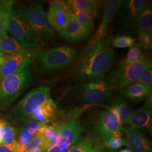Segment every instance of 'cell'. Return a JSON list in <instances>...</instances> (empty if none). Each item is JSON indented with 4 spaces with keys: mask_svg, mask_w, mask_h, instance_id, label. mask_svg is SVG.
Returning a JSON list of instances; mask_svg holds the SVG:
<instances>
[{
    "mask_svg": "<svg viewBox=\"0 0 152 152\" xmlns=\"http://www.w3.org/2000/svg\"><path fill=\"white\" fill-rule=\"evenodd\" d=\"M114 51L109 44L99 41L89 42L82 50L77 65V75L82 81L102 80L111 69Z\"/></svg>",
    "mask_w": 152,
    "mask_h": 152,
    "instance_id": "6da1fadb",
    "label": "cell"
},
{
    "mask_svg": "<svg viewBox=\"0 0 152 152\" xmlns=\"http://www.w3.org/2000/svg\"><path fill=\"white\" fill-rule=\"evenodd\" d=\"M85 108H76L65 114L62 120L57 122L59 129V137L57 143L45 152H66L81 138L85 131L81 117Z\"/></svg>",
    "mask_w": 152,
    "mask_h": 152,
    "instance_id": "7a4b0ae2",
    "label": "cell"
},
{
    "mask_svg": "<svg viewBox=\"0 0 152 152\" xmlns=\"http://www.w3.org/2000/svg\"><path fill=\"white\" fill-rule=\"evenodd\" d=\"M34 76L29 66L0 81V107L11 105L23 92L31 86Z\"/></svg>",
    "mask_w": 152,
    "mask_h": 152,
    "instance_id": "3957f363",
    "label": "cell"
},
{
    "mask_svg": "<svg viewBox=\"0 0 152 152\" xmlns=\"http://www.w3.org/2000/svg\"><path fill=\"white\" fill-rule=\"evenodd\" d=\"M152 67V61L147 56L132 64L121 63L110 72L107 82L112 91L124 90L136 81L144 71Z\"/></svg>",
    "mask_w": 152,
    "mask_h": 152,
    "instance_id": "277c9868",
    "label": "cell"
},
{
    "mask_svg": "<svg viewBox=\"0 0 152 152\" xmlns=\"http://www.w3.org/2000/svg\"><path fill=\"white\" fill-rule=\"evenodd\" d=\"M52 100L49 86H38L28 93L16 104L11 110L10 117L13 120L24 122L34 110Z\"/></svg>",
    "mask_w": 152,
    "mask_h": 152,
    "instance_id": "5b68a950",
    "label": "cell"
},
{
    "mask_svg": "<svg viewBox=\"0 0 152 152\" xmlns=\"http://www.w3.org/2000/svg\"><path fill=\"white\" fill-rule=\"evenodd\" d=\"M90 130V135L96 141L103 142L110 136L122 135L124 127L118 115L108 107L94 118Z\"/></svg>",
    "mask_w": 152,
    "mask_h": 152,
    "instance_id": "8992f818",
    "label": "cell"
},
{
    "mask_svg": "<svg viewBox=\"0 0 152 152\" xmlns=\"http://www.w3.org/2000/svg\"><path fill=\"white\" fill-rule=\"evenodd\" d=\"M78 54L77 49L68 46H59L42 52L38 56L41 70L52 72L64 68L76 59Z\"/></svg>",
    "mask_w": 152,
    "mask_h": 152,
    "instance_id": "52a82bcc",
    "label": "cell"
},
{
    "mask_svg": "<svg viewBox=\"0 0 152 152\" xmlns=\"http://www.w3.org/2000/svg\"><path fill=\"white\" fill-rule=\"evenodd\" d=\"M7 32L24 48L34 49L38 46L39 41L32 28L19 10L11 12Z\"/></svg>",
    "mask_w": 152,
    "mask_h": 152,
    "instance_id": "ba28073f",
    "label": "cell"
},
{
    "mask_svg": "<svg viewBox=\"0 0 152 152\" xmlns=\"http://www.w3.org/2000/svg\"><path fill=\"white\" fill-rule=\"evenodd\" d=\"M20 11L32 28L38 41L48 42L54 39V33L49 26L41 6L34 5Z\"/></svg>",
    "mask_w": 152,
    "mask_h": 152,
    "instance_id": "9c48e42d",
    "label": "cell"
},
{
    "mask_svg": "<svg viewBox=\"0 0 152 152\" xmlns=\"http://www.w3.org/2000/svg\"><path fill=\"white\" fill-rule=\"evenodd\" d=\"M78 96L83 103L102 104L111 102L113 93L108 82L104 80L88 82L78 88Z\"/></svg>",
    "mask_w": 152,
    "mask_h": 152,
    "instance_id": "30bf717a",
    "label": "cell"
},
{
    "mask_svg": "<svg viewBox=\"0 0 152 152\" xmlns=\"http://www.w3.org/2000/svg\"><path fill=\"white\" fill-rule=\"evenodd\" d=\"M42 51L39 49H30L28 51L7 57L0 67V81L29 66L33 61L38 59Z\"/></svg>",
    "mask_w": 152,
    "mask_h": 152,
    "instance_id": "8fae6325",
    "label": "cell"
},
{
    "mask_svg": "<svg viewBox=\"0 0 152 152\" xmlns=\"http://www.w3.org/2000/svg\"><path fill=\"white\" fill-rule=\"evenodd\" d=\"M46 16L50 27L59 33L73 16V10L67 1H53Z\"/></svg>",
    "mask_w": 152,
    "mask_h": 152,
    "instance_id": "7c38bea8",
    "label": "cell"
},
{
    "mask_svg": "<svg viewBox=\"0 0 152 152\" xmlns=\"http://www.w3.org/2000/svg\"><path fill=\"white\" fill-rule=\"evenodd\" d=\"M124 3V1L122 0H107L104 2L102 22L90 42L94 43L99 41H103L108 34V27L109 23L112 22Z\"/></svg>",
    "mask_w": 152,
    "mask_h": 152,
    "instance_id": "4fadbf2b",
    "label": "cell"
},
{
    "mask_svg": "<svg viewBox=\"0 0 152 152\" xmlns=\"http://www.w3.org/2000/svg\"><path fill=\"white\" fill-rule=\"evenodd\" d=\"M92 29L81 25L73 16L61 30L60 34L66 41L70 43H78L89 37Z\"/></svg>",
    "mask_w": 152,
    "mask_h": 152,
    "instance_id": "5bb4252c",
    "label": "cell"
},
{
    "mask_svg": "<svg viewBox=\"0 0 152 152\" xmlns=\"http://www.w3.org/2000/svg\"><path fill=\"white\" fill-rule=\"evenodd\" d=\"M128 147L134 152H152L151 143L140 130L130 125L124 128Z\"/></svg>",
    "mask_w": 152,
    "mask_h": 152,
    "instance_id": "9a60e30c",
    "label": "cell"
},
{
    "mask_svg": "<svg viewBox=\"0 0 152 152\" xmlns=\"http://www.w3.org/2000/svg\"><path fill=\"white\" fill-rule=\"evenodd\" d=\"M128 125L137 129L148 128L151 130L152 125V98H148L146 102L135 112H133Z\"/></svg>",
    "mask_w": 152,
    "mask_h": 152,
    "instance_id": "2e32d148",
    "label": "cell"
},
{
    "mask_svg": "<svg viewBox=\"0 0 152 152\" xmlns=\"http://www.w3.org/2000/svg\"><path fill=\"white\" fill-rule=\"evenodd\" d=\"M60 114L58 105L53 100L44 104L30 114L27 120L42 123H51Z\"/></svg>",
    "mask_w": 152,
    "mask_h": 152,
    "instance_id": "e0dca14e",
    "label": "cell"
},
{
    "mask_svg": "<svg viewBox=\"0 0 152 152\" xmlns=\"http://www.w3.org/2000/svg\"><path fill=\"white\" fill-rule=\"evenodd\" d=\"M152 86L133 83L122 91V95L133 101L142 100L152 96Z\"/></svg>",
    "mask_w": 152,
    "mask_h": 152,
    "instance_id": "ac0fdd59",
    "label": "cell"
},
{
    "mask_svg": "<svg viewBox=\"0 0 152 152\" xmlns=\"http://www.w3.org/2000/svg\"><path fill=\"white\" fill-rule=\"evenodd\" d=\"M126 16L135 22L137 16L145 8L152 5L151 0H129L124 3Z\"/></svg>",
    "mask_w": 152,
    "mask_h": 152,
    "instance_id": "d6986e66",
    "label": "cell"
},
{
    "mask_svg": "<svg viewBox=\"0 0 152 152\" xmlns=\"http://www.w3.org/2000/svg\"><path fill=\"white\" fill-rule=\"evenodd\" d=\"M109 107L118 115L123 125L129 124L133 112L129 104L124 98L117 96L114 99L113 104Z\"/></svg>",
    "mask_w": 152,
    "mask_h": 152,
    "instance_id": "ffe728a7",
    "label": "cell"
},
{
    "mask_svg": "<svg viewBox=\"0 0 152 152\" xmlns=\"http://www.w3.org/2000/svg\"><path fill=\"white\" fill-rule=\"evenodd\" d=\"M30 49L22 46L14 38L6 36L0 38V51L9 57L15 55L25 53Z\"/></svg>",
    "mask_w": 152,
    "mask_h": 152,
    "instance_id": "44dd1931",
    "label": "cell"
},
{
    "mask_svg": "<svg viewBox=\"0 0 152 152\" xmlns=\"http://www.w3.org/2000/svg\"><path fill=\"white\" fill-rule=\"evenodd\" d=\"M20 129L17 140L21 144L25 145L28 141L34 136L42 125L48 123L38 122L34 121L27 120Z\"/></svg>",
    "mask_w": 152,
    "mask_h": 152,
    "instance_id": "7402d4cb",
    "label": "cell"
},
{
    "mask_svg": "<svg viewBox=\"0 0 152 152\" xmlns=\"http://www.w3.org/2000/svg\"><path fill=\"white\" fill-rule=\"evenodd\" d=\"M14 1H0V38L6 36Z\"/></svg>",
    "mask_w": 152,
    "mask_h": 152,
    "instance_id": "603a6c76",
    "label": "cell"
},
{
    "mask_svg": "<svg viewBox=\"0 0 152 152\" xmlns=\"http://www.w3.org/2000/svg\"><path fill=\"white\" fill-rule=\"evenodd\" d=\"M72 10H83L91 14L94 18L98 16L100 1L93 0L67 1Z\"/></svg>",
    "mask_w": 152,
    "mask_h": 152,
    "instance_id": "cb8c5ba5",
    "label": "cell"
},
{
    "mask_svg": "<svg viewBox=\"0 0 152 152\" xmlns=\"http://www.w3.org/2000/svg\"><path fill=\"white\" fill-rule=\"evenodd\" d=\"M134 23L136 30L139 32L152 27V5L147 7L142 11Z\"/></svg>",
    "mask_w": 152,
    "mask_h": 152,
    "instance_id": "d4e9b609",
    "label": "cell"
},
{
    "mask_svg": "<svg viewBox=\"0 0 152 152\" xmlns=\"http://www.w3.org/2000/svg\"><path fill=\"white\" fill-rule=\"evenodd\" d=\"M96 140L90 135L81 138L73 144L66 152H87L95 144Z\"/></svg>",
    "mask_w": 152,
    "mask_h": 152,
    "instance_id": "484cf974",
    "label": "cell"
},
{
    "mask_svg": "<svg viewBox=\"0 0 152 152\" xmlns=\"http://www.w3.org/2000/svg\"><path fill=\"white\" fill-rule=\"evenodd\" d=\"M146 56L141 52L140 46L138 44H134L130 48L128 53L122 63L129 64L137 62L145 58Z\"/></svg>",
    "mask_w": 152,
    "mask_h": 152,
    "instance_id": "4316f807",
    "label": "cell"
},
{
    "mask_svg": "<svg viewBox=\"0 0 152 152\" xmlns=\"http://www.w3.org/2000/svg\"><path fill=\"white\" fill-rule=\"evenodd\" d=\"M122 135H115L109 137L105 140L102 142L104 147L107 150H115L121 147H128L127 141L124 139Z\"/></svg>",
    "mask_w": 152,
    "mask_h": 152,
    "instance_id": "83f0119b",
    "label": "cell"
},
{
    "mask_svg": "<svg viewBox=\"0 0 152 152\" xmlns=\"http://www.w3.org/2000/svg\"><path fill=\"white\" fill-rule=\"evenodd\" d=\"M18 132L7 123L0 129V139L2 144H9L16 140Z\"/></svg>",
    "mask_w": 152,
    "mask_h": 152,
    "instance_id": "f1b7e54d",
    "label": "cell"
},
{
    "mask_svg": "<svg viewBox=\"0 0 152 152\" xmlns=\"http://www.w3.org/2000/svg\"><path fill=\"white\" fill-rule=\"evenodd\" d=\"M73 15L76 20L81 25L93 29L94 18L91 14L83 10H73Z\"/></svg>",
    "mask_w": 152,
    "mask_h": 152,
    "instance_id": "f546056e",
    "label": "cell"
},
{
    "mask_svg": "<svg viewBox=\"0 0 152 152\" xmlns=\"http://www.w3.org/2000/svg\"><path fill=\"white\" fill-rule=\"evenodd\" d=\"M138 39L139 43L144 48L148 50L152 49V28L147 29L139 32Z\"/></svg>",
    "mask_w": 152,
    "mask_h": 152,
    "instance_id": "4dcf8cb0",
    "label": "cell"
},
{
    "mask_svg": "<svg viewBox=\"0 0 152 152\" xmlns=\"http://www.w3.org/2000/svg\"><path fill=\"white\" fill-rule=\"evenodd\" d=\"M135 44V39L128 35H122L114 38L112 42V46L117 48H131Z\"/></svg>",
    "mask_w": 152,
    "mask_h": 152,
    "instance_id": "1f68e13d",
    "label": "cell"
},
{
    "mask_svg": "<svg viewBox=\"0 0 152 152\" xmlns=\"http://www.w3.org/2000/svg\"><path fill=\"white\" fill-rule=\"evenodd\" d=\"M25 145L21 144L17 140L9 144H0V152H24Z\"/></svg>",
    "mask_w": 152,
    "mask_h": 152,
    "instance_id": "d6a6232c",
    "label": "cell"
},
{
    "mask_svg": "<svg viewBox=\"0 0 152 152\" xmlns=\"http://www.w3.org/2000/svg\"><path fill=\"white\" fill-rule=\"evenodd\" d=\"M134 83L152 86V67L144 71Z\"/></svg>",
    "mask_w": 152,
    "mask_h": 152,
    "instance_id": "836d02e7",
    "label": "cell"
},
{
    "mask_svg": "<svg viewBox=\"0 0 152 152\" xmlns=\"http://www.w3.org/2000/svg\"><path fill=\"white\" fill-rule=\"evenodd\" d=\"M87 152H108V151L104 147L102 142L96 141L91 148Z\"/></svg>",
    "mask_w": 152,
    "mask_h": 152,
    "instance_id": "e575fe53",
    "label": "cell"
},
{
    "mask_svg": "<svg viewBox=\"0 0 152 152\" xmlns=\"http://www.w3.org/2000/svg\"><path fill=\"white\" fill-rule=\"evenodd\" d=\"M7 57L4 53L0 51V67L4 64Z\"/></svg>",
    "mask_w": 152,
    "mask_h": 152,
    "instance_id": "d590c367",
    "label": "cell"
},
{
    "mask_svg": "<svg viewBox=\"0 0 152 152\" xmlns=\"http://www.w3.org/2000/svg\"><path fill=\"white\" fill-rule=\"evenodd\" d=\"M134 152L133 151H132L131 149H122L121 151H120L119 152Z\"/></svg>",
    "mask_w": 152,
    "mask_h": 152,
    "instance_id": "8d00e7d4",
    "label": "cell"
}]
</instances>
